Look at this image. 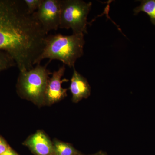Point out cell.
<instances>
[{
    "label": "cell",
    "mask_w": 155,
    "mask_h": 155,
    "mask_svg": "<svg viewBox=\"0 0 155 155\" xmlns=\"http://www.w3.org/2000/svg\"><path fill=\"white\" fill-rule=\"evenodd\" d=\"M84 36L83 34L48 35L42 52L37 60L36 65L40 64L44 59H49V62L54 60H58L64 65L74 68L76 61L84 54L85 44Z\"/></svg>",
    "instance_id": "1"
},
{
    "label": "cell",
    "mask_w": 155,
    "mask_h": 155,
    "mask_svg": "<svg viewBox=\"0 0 155 155\" xmlns=\"http://www.w3.org/2000/svg\"><path fill=\"white\" fill-rule=\"evenodd\" d=\"M47 65L37 64L32 69L19 73L17 83L19 93L38 105L45 103L46 88L51 74L47 68Z\"/></svg>",
    "instance_id": "2"
},
{
    "label": "cell",
    "mask_w": 155,
    "mask_h": 155,
    "mask_svg": "<svg viewBox=\"0 0 155 155\" xmlns=\"http://www.w3.org/2000/svg\"><path fill=\"white\" fill-rule=\"evenodd\" d=\"M61 17L59 28H71L73 34L87 33V17L91 2L81 0H60Z\"/></svg>",
    "instance_id": "3"
},
{
    "label": "cell",
    "mask_w": 155,
    "mask_h": 155,
    "mask_svg": "<svg viewBox=\"0 0 155 155\" xmlns=\"http://www.w3.org/2000/svg\"><path fill=\"white\" fill-rule=\"evenodd\" d=\"M32 14L47 34L58 30L61 17L60 0H42L38 10Z\"/></svg>",
    "instance_id": "4"
},
{
    "label": "cell",
    "mask_w": 155,
    "mask_h": 155,
    "mask_svg": "<svg viewBox=\"0 0 155 155\" xmlns=\"http://www.w3.org/2000/svg\"><path fill=\"white\" fill-rule=\"evenodd\" d=\"M66 70L63 65L57 71H54L52 77L48 81L45 95V103L52 104L63 99L67 96V89L62 87V83L68 81L67 79H62Z\"/></svg>",
    "instance_id": "5"
},
{
    "label": "cell",
    "mask_w": 155,
    "mask_h": 155,
    "mask_svg": "<svg viewBox=\"0 0 155 155\" xmlns=\"http://www.w3.org/2000/svg\"><path fill=\"white\" fill-rule=\"evenodd\" d=\"M35 155H54V145L46 134L41 130L28 137L24 143Z\"/></svg>",
    "instance_id": "6"
},
{
    "label": "cell",
    "mask_w": 155,
    "mask_h": 155,
    "mask_svg": "<svg viewBox=\"0 0 155 155\" xmlns=\"http://www.w3.org/2000/svg\"><path fill=\"white\" fill-rule=\"evenodd\" d=\"M69 90L72 94V101L78 103L86 99L91 94V89L87 80L73 68V72L70 81Z\"/></svg>",
    "instance_id": "7"
},
{
    "label": "cell",
    "mask_w": 155,
    "mask_h": 155,
    "mask_svg": "<svg viewBox=\"0 0 155 155\" xmlns=\"http://www.w3.org/2000/svg\"><path fill=\"white\" fill-rule=\"evenodd\" d=\"M53 145L54 155H82L69 143L56 140Z\"/></svg>",
    "instance_id": "8"
},
{
    "label": "cell",
    "mask_w": 155,
    "mask_h": 155,
    "mask_svg": "<svg viewBox=\"0 0 155 155\" xmlns=\"http://www.w3.org/2000/svg\"><path fill=\"white\" fill-rule=\"evenodd\" d=\"M144 12L149 16L152 23L155 25V0H145L141 1L140 5L134 10V14Z\"/></svg>",
    "instance_id": "9"
},
{
    "label": "cell",
    "mask_w": 155,
    "mask_h": 155,
    "mask_svg": "<svg viewBox=\"0 0 155 155\" xmlns=\"http://www.w3.org/2000/svg\"><path fill=\"white\" fill-rule=\"evenodd\" d=\"M16 66V62L8 53L0 49V72Z\"/></svg>",
    "instance_id": "10"
},
{
    "label": "cell",
    "mask_w": 155,
    "mask_h": 155,
    "mask_svg": "<svg viewBox=\"0 0 155 155\" xmlns=\"http://www.w3.org/2000/svg\"><path fill=\"white\" fill-rule=\"evenodd\" d=\"M23 1L28 13L30 14H32L37 11L42 2V0H23Z\"/></svg>",
    "instance_id": "11"
},
{
    "label": "cell",
    "mask_w": 155,
    "mask_h": 155,
    "mask_svg": "<svg viewBox=\"0 0 155 155\" xmlns=\"http://www.w3.org/2000/svg\"><path fill=\"white\" fill-rule=\"evenodd\" d=\"M8 147L7 143L2 138L0 137V155L2 154L4 152L8 149Z\"/></svg>",
    "instance_id": "12"
},
{
    "label": "cell",
    "mask_w": 155,
    "mask_h": 155,
    "mask_svg": "<svg viewBox=\"0 0 155 155\" xmlns=\"http://www.w3.org/2000/svg\"><path fill=\"white\" fill-rule=\"evenodd\" d=\"M0 155H18L13 150L11 149L9 147L4 152Z\"/></svg>",
    "instance_id": "13"
},
{
    "label": "cell",
    "mask_w": 155,
    "mask_h": 155,
    "mask_svg": "<svg viewBox=\"0 0 155 155\" xmlns=\"http://www.w3.org/2000/svg\"><path fill=\"white\" fill-rule=\"evenodd\" d=\"M89 155H107V153L103 151H99L98 152L94 154Z\"/></svg>",
    "instance_id": "14"
},
{
    "label": "cell",
    "mask_w": 155,
    "mask_h": 155,
    "mask_svg": "<svg viewBox=\"0 0 155 155\" xmlns=\"http://www.w3.org/2000/svg\"></svg>",
    "instance_id": "15"
}]
</instances>
